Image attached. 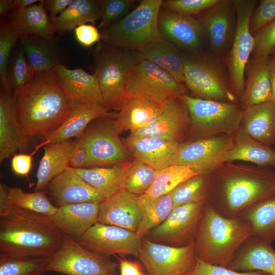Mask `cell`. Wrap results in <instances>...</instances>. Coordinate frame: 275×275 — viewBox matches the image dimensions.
<instances>
[{"label":"cell","mask_w":275,"mask_h":275,"mask_svg":"<svg viewBox=\"0 0 275 275\" xmlns=\"http://www.w3.org/2000/svg\"><path fill=\"white\" fill-rule=\"evenodd\" d=\"M63 238L51 217L13 205L0 184V258H49Z\"/></svg>","instance_id":"cell-1"},{"label":"cell","mask_w":275,"mask_h":275,"mask_svg":"<svg viewBox=\"0 0 275 275\" xmlns=\"http://www.w3.org/2000/svg\"><path fill=\"white\" fill-rule=\"evenodd\" d=\"M274 193L275 171L270 167L226 162L212 173L208 202L233 217Z\"/></svg>","instance_id":"cell-2"},{"label":"cell","mask_w":275,"mask_h":275,"mask_svg":"<svg viewBox=\"0 0 275 275\" xmlns=\"http://www.w3.org/2000/svg\"><path fill=\"white\" fill-rule=\"evenodd\" d=\"M14 94L18 123L30 137H43L56 130L71 109L53 70L36 73Z\"/></svg>","instance_id":"cell-3"},{"label":"cell","mask_w":275,"mask_h":275,"mask_svg":"<svg viewBox=\"0 0 275 275\" xmlns=\"http://www.w3.org/2000/svg\"><path fill=\"white\" fill-rule=\"evenodd\" d=\"M251 236L244 219L224 216L207 202L195 238L197 257L207 264L228 267Z\"/></svg>","instance_id":"cell-4"},{"label":"cell","mask_w":275,"mask_h":275,"mask_svg":"<svg viewBox=\"0 0 275 275\" xmlns=\"http://www.w3.org/2000/svg\"><path fill=\"white\" fill-rule=\"evenodd\" d=\"M91 67L101 92L103 104L107 109H120L126 97L125 83L132 69L143 58L138 50L98 43Z\"/></svg>","instance_id":"cell-5"},{"label":"cell","mask_w":275,"mask_h":275,"mask_svg":"<svg viewBox=\"0 0 275 275\" xmlns=\"http://www.w3.org/2000/svg\"><path fill=\"white\" fill-rule=\"evenodd\" d=\"M184 84L193 97L235 103L229 75L223 58L211 52H181Z\"/></svg>","instance_id":"cell-6"},{"label":"cell","mask_w":275,"mask_h":275,"mask_svg":"<svg viewBox=\"0 0 275 275\" xmlns=\"http://www.w3.org/2000/svg\"><path fill=\"white\" fill-rule=\"evenodd\" d=\"M162 0H143L126 16L104 29L102 41L112 45L140 51L164 39L158 28Z\"/></svg>","instance_id":"cell-7"},{"label":"cell","mask_w":275,"mask_h":275,"mask_svg":"<svg viewBox=\"0 0 275 275\" xmlns=\"http://www.w3.org/2000/svg\"><path fill=\"white\" fill-rule=\"evenodd\" d=\"M193 128L204 139L221 134L233 135L240 128L243 110L235 103L201 99L185 94Z\"/></svg>","instance_id":"cell-8"},{"label":"cell","mask_w":275,"mask_h":275,"mask_svg":"<svg viewBox=\"0 0 275 275\" xmlns=\"http://www.w3.org/2000/svg\"><path fill=\"white\" fill-rule=\"evenodd\" d=\"M187 91L184 84L146 59L132 68L125 83L126 96L146 98L161 105L169 99L187 94Z\"/></svg>","instance_id":"cell-9"},{"label":"cell","mask_w":275,"mask_h":275,"mask_svg":"<svg viewBox=\"0 0 275 275\" xmlns=\"http://www.w3.org/2000/svg\"><path fill=\"white\" fill-rule=\"evenodd\" d=\"M109 118H101L95 125L89 124L75 140L86 151L88 168L130 161L128 149Z\"/></svg>","instance_id":"cell-10"},{"label":"cell","mask_w":275,"mask_h":275,"mask_svg":"<svg viewBox=\"0 0 275 275\" xmlns=\"http://www.w3.org/2000/svg\"><path fill=\"white\" fill-rule=\"evenodd\" d=\"M117 264L63 234L59 249L49 258L45 272L65 275H114Z\"/></svg>","instance_id":"cell-11"},{"label":"cell","mask_w":275,"mask_h":275,"mask_svg":"<svg viewBox=\"0 0 275 275\" xmlns=\"http://www.w3.org/2000/svg\"><path fill=\"white\" fill-rule=\"evenodd\" d=\"M237 25L232 46L226 59L231 90L236 97H241L245 86V71L252 55L254 37L250 30V22L258 4L255 0H235Z\"/></svg>","instance_id":"cell-12"},{"label":"cell","mask_w":275,"mask_h":275,"mask_svg":"<svg viewBox=\"0 0 275 275\" xmlns=\"http://www.w3.org/2000/svg\"><path fill=\"white\" fill-rule=\"evenodd\" d=\"M138 257L148 275H183L195 266L197 261L195 239L183 246H174L142 240Z\"/></svg>","instance_id":"cell-13"},{"label":"cell","mask_w":275,"mask_h":275,"mask_svg":"<svg viewBox=\"0 0 275 275\" xmlns=\"http://www.w3.org/2000/svg\"><path fill=\"white\" fill-rule=\"evenodd\" d=\"M233 135L221 134L183 143L174 165L186 166L198 174L212 173L227 162Z\"/></svg>","instance_id":"cell-14"},{"label":"cell","mask_w":275,"mask_h":275,"mask_svg":"<svg viewBox=\"0 0 275 275\" xmlns=\"http://www.w3.org/2000/svg\"><path fill=\"white\" fill-rule=\"evenodd\" d=\"M206 203H190L173 208L167 218L148 234L153 239L171 246L188 244L195 239Z\"/></svg>","instance_id":"cell-15"},{"label":"cell","mask_w":275,"mask_h":275,"mask_svg":"<svg viewBox=\"0 0 275 275\" xmlns=\"http://www.w3.org/2000/svg\"><path fill=\"white\" fill-rule=\"evenodd\" d=\"M208 38L210 52L223 58L229 52L237 25L235 0H220L199 15Z\"/></svg>","instance_id":"cell-16"},{"label":"cell","mask_w":275,"mask_h":275,"mask_svg":"<svg viewBox=\"0 0 275 275\" xmlns=\"http://www.w3.org/2000/svg\"><path fill=\"white\" fill-rule=\"evenodd\" d=\"M76 241L88 250L105 257L116 255L138 257L142 244V239L135 233L99 223Z\"/></svg>","instance_id":"cell-17"},{"label":"cell","mask_w":275,"mask_h":275,"mask_svg":"<svg viewBox=\"0 0 275 275\" xmlns=\"http://www.w3.org/2000/svg\"><path fill=\"white\" fill-rule=\"evenodd\" d=\"M158 22L164 39L183 52L200 51L206 33L197 18L161 9Z\"/></svg>","instance_id":"cell-18"},{"label":"cell","mask_w":275,"mask_h":275,"mask_svg":"<svg viewBox=\"0 0 275 275\" xmlns=\"http://www.w3.org/2000/svg\"><path fill=\"white\" fill-rule=\"evenodd\" d=\"M190 123L183 96L168 99L162 104L159 117L148 126L130 132L128 138H159L177 141L181 139Z\"/></svg>","instance_id":"cell-19"},{"label":"cell","mask_w":275,"mask_h":275,"mask_svg":"<svg viewBox=\"0 0 275 275\" xmlns=\"http://www.w3.org/2000/svg\"><path fill=\"white\" fill-rule=\"evenodd\" d=\"M46 189L57 207L84 203H100L105 199L70 167L53 178Z\"/></svg>","instance_id":"cell-20"},{"label":"cell","mask_w":275,"mask_h":275,"mask_svg":"<svg viewBox=\"0 0 275 275\" xmlns=\"http://www.w3.org/2000/svg\"><path fill=\"white\" fill-rule=\"evenodd\" d=\"M53 70L71 107L81 104L103 105L99 82L93 74L81 68L69 69L61 63Z\"/></svg>","instance_id":"cell-21"},{"label":"cell","mask_w":275,"mask_h":275,"mask_svg":"<svg viewBox=\"0 0 275 275\" xmlns=\"http://www.w3.org/2000/svg\"><path fill=\"white\" fill-rule=\"evenodd\" d=\"M138 195L123 188L100 203L98 223L136 233L143 212Z\"/></svg>","instance_id":"cell-22"},{"label":"cell","mask_w":275,"mask_h":275,"mask_svg":"<svg viewBox=\"0 0 275 275\" xmlns=\"http://www.w3.org/2000/svg\"><path fill=\"white\" fill-rule=\"evenodd\" d=\"M30 136L22 131L17 120L14 94L4 90L0 94V162L28 146Z\"/></svg>","instance_id":"cell-23"},{"label":"cell","mask_w":275,"mask_h":275,"mask_svg":"<svg viewBox=\"0 0 275 275\" xmlns=\"http://www.w3.org/2000/svg\"><path fill=\"white\" fill-rule=\"evenodd\" d=\"M125 144L135 159L160 171L175 164L183 143L155 137H128Z\"/></svg>","instance_id":"cell-24"},{"label":"cell","mask_w":275,"mask_h":275,"mask_svg":"<svg viewBox=\"0 0 275 275\" xmlns=\"http://www.w3.org/2000/svg\"><path fill=\"white\" fill-rule=\"evenodd\" d=\"M162 107V105L146 98L126 96L113 120L114 126L119 134L143 129L159 117Z\"/></svg>","instance_id":"cell-25"},{"label":"cell","mask_w":275,"mask_h":275,"mask_svg":"<svg viewBox=\"0 0 275 275\" xmlns=\"http://www.w3.org/2000/svg\"><path fill=\"white\" fill-rule=\"evenodd\" d=\"M99 208L97 203L66 205L58 207L51 218L63 234L77 240L98 223Z\"/></svg>","instance_id":"cell-26"},{"label":"cell","mask_w":275,"mask_h":275,"mask_svg":"<svg viewBox=\"0 0 275 275\" xmlns=\"http://www.w3.org/2000/svg\"><path fill=\"white\" fill-rule=\"evenodd\" d=\"M270 61L269 56L250 58L245 68L244 89L239 99L241 109L271 101Z\"/></svg>","instance_id":"cell-27"},{"label":"cell","mask_w":275,"mask_h":275,"mask_svg":"<svg viewBox=\"0 0 275 275\" xmlns=\"http://www.w3.org/2000/svg\"><path fill=\"white\" fill-rule=\"evenodd\" d=\"M271 244L251 236L228 268L240 271L259 270L275 275V250Z\"/></svg>","instance_id":"cell-28"},{"label":"cell","mask_w":275,"mask_h":275,"mask_svg":"<svg viewBox=\"0 0 275 275\" xmlns=\"http://www.w3.org/2000/svg\"><path fill=\"white\" fill-rule=\"evenodd\" d=\"M103 105L81 104L71 107L70 113L63 123L56 130L42 138L48 143L70 140L77 138L94 120L105 117H113Z\"/></svg>","instance_id":"cell-29"},{"label":"cell","mask_w":275,"mask_h":275,"mask_svg":"<svg viewBox=\"0 0 275 275\" xmlns=\"http://www.w3.org/2000/svg\"><path fill=\"white\" fill-rule=\"evenodd\" d=\"M240 129L266 145L274 146L275 103L267 101L243 110Z\"/></svg>","instance_id":"cell-30"},{"label":"cell","mask_w":275,"mask_h":275,"mask_svg":"<svg viewBox=\"0 0 275 275\" xmlns=\"http://www.w3.org/2000/svg\"><path fill=\"white\" fill-rule=\"evenodd\" d=\"M76 141H65L44 146V154L37 172L35 191H44L49 183L69 166L71 156Z\"/></svg>","instance_id":"cell-31"},{"label":"cell","mask_w":275,"mask_h":275,"mask_svg":"<svg viewBox=\"0 0 275 275\" xmlns=\"http://www.w3.org/2000/svg\"><path fill=\"white\" fill-rule=\"evenodd\" d=\"M10 19V24L20 36H32L53 40L56 33L42 1L23 9L14 8Z\"/></svg>","instance_id":"cell-32"},{"label":"cell","mask_w":275,"mask_h":275,"mask_svg":"<svg viewBox=\"0 0 275 275\" xmlns=\"http://www.w3.org/2000/svg\"><path fill=\"white\" fill-rule=\"evenodd\" d=\"M132 161L113 165L111 167H95L76 169L79 175L107 199L124 188Z\"/></svg>","instance_id":"cell-33"},{"label":"cell","mask_w":275,"mask_h":275,"mask_svg":"<svg viewBox=\"0 0 275 275\" xmlns=\"http://www.w3.org/2000/svg\"><path fill=\"white\" fill-rule=\"evenodd\" d=\"M241 160L258 166H275V150L253 139L240 128L233 135L227 162Z\"/></svg>","instance_id":"cell-34"},{"label":"cell","mask_w":275,"mask_h":275,"mask_svg":"<svg viewBox=\"0 0 275 275\" xmlns=\"http://www.w3.org/2000/svg\"><path fill=\"white\" fill-rule=\"evenodd\" d=\"M239 216L249 224L252 236L271 243L275 241V193Z\"/></svg>","instance_id":"cell-35"},{"label":"cell","mask_w":275,"mask_h":275,"mask_svg":"<svg viewBox=\"0 0 275 275\" xmlns=\"http://www.w3.org/2000/svg\"><path fill=\"white\" fill-rule=\"evenodd\" d=\"M56 32L63 33L101 19L100 1L73 0L60 15L50 18Z\"/></svg>","instance_id":"cell-36"},{"label":"cell","mask_w":275,"mask_h":275,"mask_svg":"<svg viewBox=\"0 0 275 275\" xmlns=\"http://www.w3.org/2000/svg\"><path fill=\"white\" fill-rule=\"evenodd\" d=\"M20 40L29 63L35 74L53 70L61 63L53 39L24 35L20 36Z\"/></svg>","instance_id":"cell-37"},{"label":"cell","mask_w":275,"mask_h":275,"mask_svg":"<svg viewBox=\"0 0 275 275\" xmlns=\"http://www.w3.org/2000/svg\"><path fill=\"white\" fill-rule=\"evenodd\" d=\"M172 43L162 39L139 51L143 59L149 60L169 72L178 82L184 84L181 52Z\"/></svg>","instance_id":"cell-38"},{"label":"cell","mask_w":275,"mask_h":275,"mask_svg":"<svg viewBox=\"0 0 275 275\" xmlns=\"http://www.w3.org/2000/svg\"><path fill=\"white\" fill-rule=\"evenodd\" d=\"M138 199L143 216L135 233L142 239L167 218L173 209V203L171 192L154 199L145 194L139 196Z\"/></svg>","instance_id":"cell-39"},{"label":"cell","mask_w":275,"mask_h":275,"mask_svg":"<svg viewBox=\"0 0 275 275\" xmlns=\"http://www.w3.org/2000/svg\"><path fill=\"white\" fill-rule=\"evenodd\" d=\"M212 173H202L185 180L173 190V208L190 203L208 202Z\"/></svg>","instance_id":"cell-40"},{"label":"cell","mask_w":275,"mask_h":275,"mask_svg":"<svg viewBox=\"0 0 275 275\" xmlns=\"http://www.w3.org/2000/svg\"><path fill=\"white\" fill-rule=\"evenodd\" d=\"M7 195L13 205L20 208L51 217L58 207L46 196L44 191L29 193L17 186L6 185Z\"/></svg>","instance_id":"cell-41"},{"label":"cell","mask_w":275,"mask_h":275,"mask_svg":"<svg viewBox=\"0 0 275 275\" xmlns=\"http://www.w3.org/2000/svg\"><path fill=\"white\" fill-rule=\"evenodd\" d=\"M198 174L186 166H171L158 172L152 185L144 194L155 199L170 193L185 180Z\"/></svg>","instance_id":"cell-42"},{"label":"cell","mask_w":275,"mask_h":275,"mask_svg":"<svg viewBox=\"0 0 275 275\" xmlns=\"http://www.w3.org/2000/svg\"><path fill=\"white\" fill-rule=\"evenodd\" d=\"M159 171L135 159L129 169L124 189L138 196L145 194L152 185Z\"/></svg>","instance_id":"cell-43"},{"label":"cell","mask_w":275,"mask_h":275,"mask_svg":"<svg viewBox=\"0 0 275 275\" xmlns=\"http://www.w3.org/2000/svg\"><path fill=\"white\" fill-rule=\"evenodd\" d=\"M36 74L33 71L21 46L14 56L7 72L9 89L15 93L28 84Z\"/></svg>","instance_id":"cell-44"},{"label":"cell","mask_w":275,"mask_h":275,"mask_svg":"<svg viewBox=\"0 0 275 275\" xmlns=\"http://www.w3.org/2000/svg\"><path fill=\"white\" fill-rule=\"evenodd\" d=\"M49 258H0V275H43Z\"/></svg>","instance_id":"cell-45"},{"label":"cell","mask_w":275,"mask_h":275,"mask_svg":"<svg viewBox=\"0 0 275 275\" xmlns=\"http://www.w3.org/2000/svg\"><path fill=\"white\" fill-rule=\"evenodd\" d=\"M20 35L10 23H3L0 30V79L3 90L10 91L7 84L8 65L10 53Z\"/></svg>","instance_id":"cell-46"},{"label":"cell","mask_w":275,"mask_h":275,"mask_svg":"<svg viewBox=\"0 0 275 275\" xmlns=\"http://www.w3.org/2000/svg\"><path fill=\"white\" fill-rule=\"evenodd\" d=\"M134 3L132 0L100 1L101 21L99 27L106 29L124 17L130 12Z\"/></svg>","instance_id":"cell-47"},{"label":"cell","mask_w":275,"mask_h":275,"mask_svg":"<svg viewBox=\"0 0 275 275\" xmlns=\"http://www.w3.org/2000/svg\"><path fill=\"white\" fill-rule=\"evenodd\" d=\"M220 0H166L163 1L162 9L179 14L199 15L212 7Z\"/></svg>","instance_id":"cell-48"},{"label":"cell","mask_w":275,"mask_h":275,"mask_svg":"<svg viewBox=\"0 0 275 275\" xmlns=\"http://www.w3.org/2000/svg\"><path fill=\"white\" fill-rule=\"evenodd\" d=\"M254 37L252 58L269 56L275 47V19L258 31Z\"/></svg>","instance_id":"cell-49"},{"label":"cell","mask_w":275,"mask_h":275,"mask_svg":"<svg viewBox=\"0 0 275 275\" xmlns=\"http://www.w3.org/2000/svg\"><path fill=\"white\" fill-rule=\"evenodd\" d=\"M258 4L250 22V30L253 36L275 19V0H261Z\"/></svg>","instance_id":"cell-50"},{"label":"cell","mask_w":275,"mask_h":275,"mask_svg":"<svg viewBox=\"0 0 275 275\" xmlns=\"http://www.w3.org/2000/svg\"><path fill=\"white\" fill-rule=\"evenodd\" d=\"M187 275H270L259 270L240 271L228 267L207 264L198 257L194 268Z\"/></svg>","instance_id":"cell-51"},{"label":"cell","mask_w":275,"mask_h":275,"mask_svg":"<svg viewBox=\"0 0 275 275\" xmlns=\"http://www.w3.org/2000/svg\"><path fill=\"white\" fill-rule=\"evenodd\" d=\"M76 40L85 47L92 46L101 40V33L93 24H84L74 30Z\"/></svg>","instance_id":"cell-52"},{"label":"cell","mask_w":275,"mask_h":275,"mask_svg":"<svg viewBox=\"0 0 275 275\" xmlns=\"http://www.w3.org/2000/svg\"><path fill=\"white\" fill-rule=\"evenodd\" d=\"M47 144L46 141H43L36 147L34 151L30 154H18L14 155L11 160V169L13 172L19 176H28L32 167V157L36 151Z\"/></svg>","instance_id":"cell-53"},{"label":"cell","mask_w":275,"mask_h":275,"mask_svg":"<svg viewBox=\"0 0 275 275\" xmlns=\"http://www.w3.org/2000/svg\"><path fill=\"white\" fill-rule=\"evenodd\" d=\"M73 0H45L42 3L50 18L56 17L63 12Z\"/></svg>","instance_id":"cell-54"},{"label":"cell","mask_w":275,"mask_h":275,"mask_svg":"<svg viewBox=\"0 0 275 275\" xmlns=\"http://www.w3.org/2000/svg\"><path fill=\"white\" fill-rule=\"evenodd\" d=\"M69 164L70 167L75 169L88 168L86 151L77 144L70 158Z\"/></svg>","instance_id":"cell-55"},{"label":"cell","mask_w":275,"mask_h":275,"mask_svg":"<svg viewBox=\"0 0 275 275\" xmlns=\"http://www.w3.org/2000/svg\"><path fill=\"white\" fill-rule=\"evenodd\" d=\"M121 275H144L140 264L136 262L119 259Z\"/></svg>","instance_id":"cell-56"},{"label":"cell","mask_w":275,"mask_h":275,"mask_svg":"<svg viewBox=\"0 0 275 275\" xmlns=\"http://www.w3.org/2000/svg\"><path fill=\"white\" fill-rule=\"evenodd\" d=\"M269 78L271 87V101L275 103V59L271 57L270 61Z\"/></svg>","instance_id":"cell-57"},{"label":"cell","mask_w":275,"mask_h":275,"mask_svg":"<svg viewBox=\"0 0 275 275\" xmlns=\"http://www.w3.org/2000/svg\"><path fill=\"white\" fill-rule=\"evenodd\" d=\"M40 1L38 0H12L14 8L23 9L26 8Z\"/></svg>","instance_id":"cell-58"},{"label":"cell","mask_w":275,"mask_h":275,"mask_svg":"<svg viewBox=\"0 0 275 275\" xmlns=\"http://www.w3.org/2000/svg\"><path fill=\"white\" fill-rule=\"evenodd\" d=\"M14 8L12 1H0V15L1 16L6 15L10 11H11Z\"/></svg>","instance_id":"cell-59"},{"label":"cell","mask_w":275,"mask_h":275,"mask_svg":"<svg viewBox=\"0 0 275 275\" xmlns=\"http://www.w3.org/2000/svg\"><path fill=\"white\" fill-rule=\"evenodd\" d=\"M269 56L272 58L275 59V47L272 49Z\"/></svg>","instance_id":"cell-60"},{"label":"cell","mask_w":275,"mask_h":275,"mask_svg":"<svg viewBox=\"0 0 275 275\" xmlns=\"http://www.w3.org/2000/svg\"><path fill=\"white\" fill-rule=\"evenodd\" d=\"M183 275H187V274H183Z\"/></svg>","instance_id":"cell-61"},{"label":"cell","mask_w":275,"mask_h":275,"mask_svg":"<svg viewBox=\"0 0 275 275\" xmlns=\"http://www.w3.org/2000/svg\"><path fill=\"white\" fill-rule=\"evenodd\" d=\"M274 148H275V145H274Z\"/></svg>","instance_id":"cell-62"}]
</instances>
